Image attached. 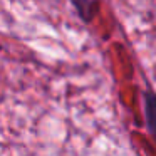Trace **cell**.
<instances>
[{
    "label": "cell",
    "instance_id": "6da1fadb",
    "mask_svg": "<svg viewBox=\"0 0 156 156\" xmlns=\"http://www.w3.org/2000/svg\"><path fill=\"white\" fill-rule=\"evenodd\" d=\"M144 112H146V122H148L149 133L156 139V94L153 91L144 92Z\"/></svg>",
    "mask_w": 156,
    "mask_h": 156
},
{
    "label": "cell",
    "instance_id": "7a4b0ae2",
    "mask_svg": "<svg viewBox=\"0 0 156 156\" xmlns=\"http://www.w3.org/2000/svg\"><path fill=\"white\" fill-rule=\"evenodd\" d=\"M71 4L84 22H91L94 19V14H96L94 0H71Z\"/></svg>",
    "mask_w": 156,
    "mask_h": 156
}]
</instances>
